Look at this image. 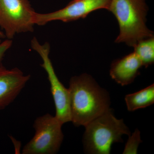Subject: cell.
<instances>
[{"instance_id": "6da1fadb", "label": "cell", "mask_w": 154, "mask_h": 154, "mask_svg": "<svg viewBox=\"0 0 154 154\" xmlns=\"http://www.w3.org/2000/svg\"><path fill=\"white\" fill-rule=\"evenodd\" d=\"M68 89L71 122L75 126H85L110 109L109 93L88 74L72 77Z\"/></svg>"}, {"instance_id": "7a4b0ae2", "label": "cell", "mask_w": 154, "mask_h": 154, "mask_svg": "<svg viewBox=\"0 0 154 154\" xmlns=\"http://www.w3.org/2000/svg\"><path fill=\"white\" fill-rule=\"evenodd\" d=\"M108 10L119 25L120 33L115 42L134 47L142 39L154 36L146 25L148 8L145 0H111Z\"/></svg>"}, {"instance_id": "3957f363", "label": "cell", "mask_w": 154, "mask_h": 154, "mask_svg": "<svg viewBox=\"0 0 154 154\" xmlns=\"http://www.w3.org/2000/svg\"><path fill=\"white\" fill-rule=\"evenodd\" d=\"M85 127L83 143L87 154H110L113 143L123 142L122 136L131 135L123 119L116 118L111 109Z\"/></svg>"}, {"instance_id": "277c9868", "label": "cell", "mask_w": 154, "mask_h": 154, "mask_svg": "<svg viewBox=\"0 0 154 154\" xmlns=\"http://www.w3.org/2000/svg\"><path fill=\"white\" fill-rule=\"evenodd\" d=\"M62 123L49 113L37 117L33 124L35 134L22 150L23 154H55L62 143Z\"/></svg>"}, {"instance_id": "5b68a950", "label": "cell", "mask_w": 154, "mask_h": 154, "mask_svg": "<svg viewBox=\"0 0 154 154\" xmlns=\"http://www.w3.org/2000/svg\"><path fill=\"white\" fill-rule=\"evenodd\" d=\"M35 13L29 0H0V27L6 37L33 32Z\"/></svg>"}, {"instance_id": "8992f818", "label": "cell", "mask_w": 154, "mask_h": 154, "mask_svg": "<svg viewBox=\"0 0 154 154\" xmlns=\"http://www.w3.org/2000/svg\"><path fill=\"white\" fill-rule=\"evenodd\" d=\"M31 46L40 55L42 60L41 66L47 73L55 105V116L63 124L71 122L68 89L64 86L56 74L49 57L50 46L49 43L46 42L42 45L36 37H33L31 41Z\"/></svg>"}, {"instance_id": "52a82bcc", "label": "cell", "mask_w": 154, "mask_h": 154, "mask_svg": "<svg viewBox=\"0 0 154 154\" xmlns=\"http://www.w3.org/2000/svg\"><path fill=\"white\" fill-rule=\"evenodd\" d=\"M111 0H73L63 8L47 14L35 13V25L43 26L50 22L60 21L69 22L85 19L92 12L99 9L108 10Z\"/></svg>"}, {"instance_id": "ba28073f", "label": "cell", "mask_w": 154, "mask_h": 154, "mask_svg": "<svg viewBox=\"0 0 154 154\" xmlns=\"http://www.w3.org/2000/svg\"><path fill=\"white\" fill-rule=\"evenodd\" d=\"M30 78L18 68L9 69L0 66V110L14 102Z\"/></svg>"}, {"instance_id": "9c48e42d", "label": "cell", "mask_w": 154, "mask_h": 154, "mask_svg": "<svg viewBox=\"0 0 154 154\" xmlns=\"http://www.w3.org/2000/svg\"><path fill=\"white\" fill-rule=\"evenodd\" d=\"M141 62L134 52L114 60L111 65V78L121 86L131 84L140 74Z\"/></svg>"}, {"instance_id": "30bf717a", "label": "cell", "mask_w": 154, "mask_h": 154, "mask_svg": "<svg viewBox=\"0 0 154 154\" xmlns=\"http://www.w3.org/2000/svg\"><path fill=\"white\" fill-rule=\"evenodd\" d=\"M125 99L128 110L129 111L150 106L154 103V84L136 93L128 94Z\"/></svg>"}, {"instance_id": "8fae6325", "label": "cell", "mask_w": 154, "mask_h": 154, "mask_svg": "<svg viewBox=\"0 0 154 154\" xmlns=\"http://www.w3.org/2000/svg\"><path fill=\"white\" fill-rule=\"evenodd\" d=\"M134 47V52L140 60L143 66L146 68L154 63V36L142 39Z\"/></svg>"}, {"instance_id": "7c38bea8", "label": "cell", "mask_w": 154, "mask_h": 154, "mask_svg": "<svg viewBox=\"0 0 154 154\" xmlns=\"http://www.w3.org/2000/svg\"><path fill=\"white\" fill-rule=\"evenodd\" d=\"M123 151V154H137L140 144L142 143L141 140L140 132L137 128L135 130L132 135H130Z\"/></svg>"}, {"instance_id": "4fadbf2b", "label": "cell", "mask_w": 154, "mask_h": 154, "mask_svg": "<svg viewBox=\"0 0 154 154\" xmlns=\"http://www.w3.org/2000/svg\"><path fill=\"white\" fill-rule=\"evenodd\" d=\"M13 44V41L12 39H7L2 41L0 38V66H3L2 62L3 58L5 56L6 52L12 46Z\"/></svg>"}, {"instance_id": "5bb4252c", "label": "cell", "mask_w": 154, "mask_h": 154, "mask_svg": "<svg viewBox=\"0 0 154 154\" xmlns=\"http://www.w3.org/2000/svg\"><path fill=\"white\" fill-rule=\"evenodd\" d=\"M11 138L14 146L15 149V152H18V153H20V148H21V143L18 141L16 140L13 137L11 136Z\"/></svg>"}, {"instance_id": "9a60e30c", "label": "cell", "mask_w": 154, "mask_h": 154, "mask_svg": "<svg viewBox=\"0 0 154 154\" xmlns=\"http://www.w3.org/2000/svg\"><path fill=\"white\" fill-rule=\"evenodd\" d=\"M6 36L5 33L2 32V30H0V38H5Z\"/></svg>"}]
</instances>
